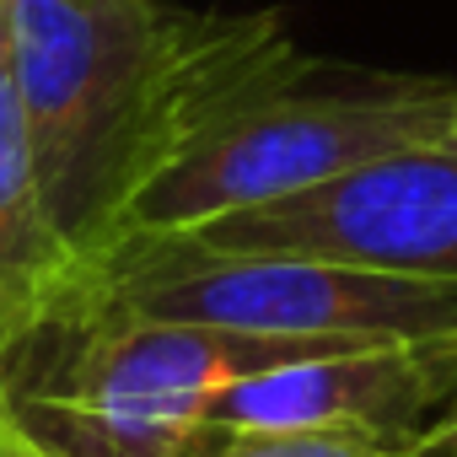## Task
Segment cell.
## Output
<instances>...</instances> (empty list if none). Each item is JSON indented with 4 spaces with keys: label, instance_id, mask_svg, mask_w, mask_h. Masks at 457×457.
Returning <instances> with one entry per match:
<instances>
[{
    "label": "cell",
    "instance_id": "obj_1",
    "mask_svg": "<svg viewBox=\"0 0 457 457\" xmlns=\"http://www.w3.org/2000/svg\"><path fill=\"white\" fill-rule=\"evenodd\" d=\"M312 65L280 17H199L162 0H0L6 71L38 194L76 270L124 204L226 108Z\"/></svg>",
    "mask_w": 457,
    "mask_h": 457
},
{
    "label": "cell",
    "instance_id": "obj_2",
    "mask_svg": "<svg viewBox=\"0 0 457 457\" xmlns=\"http://www.w3.org/2000/svg\"><path fill=\"white\" fill-rule=\"evenodd\" d=\"M296 355L323 350L140 318L71 286L6 371V414L60 457H183L237 377Z\"/></svg>",
    "mask_w": 457,
    "mask_h": 457
},
{
    "label": "cell",
    "instance_id": "obj_3",
    "mask_svg": "<svg viewBox=\"0 0 457 457\" xmlns=\"http://www.w3.org/2000/svg\"><path fill=\"white\" fill-rule=\"evenodd\" d=\"M312 71L318 65H302L296 76L243 97L215 124H204L124 204L108 253L124 243L188 237L220 215L264 210L393 151L436 145L457 103V87L446 81L355 76L350 87H312Z\"/></svg>",
    "mask_w": 457,
    "mask_h": 457
},
{
    "label": "cell",
    "instance_id": "obj_4",
    "mask_svg": "<svg viewBox=\"0 0 457 457\" xmlns=\"http://www.w3.org/2000/svg\"><path fill=\"white\" fill-rule=\"evenodd\" d=\"M76 286L140 318L296 339L312 350L457 345V280L339 259L215 253L162 237L113 248L81 270Z\"/></svg>",
    "mask_w": 457,
    "mask_h": 457
},
{
    "label": "cell",
    "instance_id": "obj_5",
    "mask_svg": "<svg viewBox=\"0 0 457 457\" xmlns=\"http://www.w3.org/2000/svg\"><path fill=\"white\" fill-rule=\"evenodd\" d=\"M172 243L215 253H302L457 280V156L441 145L393 151L264 210L220 215Z\"/></svg>",
    "mask_w": 457,
    "mask_h": 457
},
{
    "label": "cell",
    "instance_id": "obj_6",
    "mask_svg": "<svg viewBox=\"0 0 457 457\" xmlns=\"http://www.w3.org/2000/svg\"><path fill=\"white\" fill-rule=\"evenodd\" d=\"M452 403H457V345L323 350L237 377L210 403V425L350 430L387 441L409 457L414 441Z\"/></svg>",
    "mask_w": 457,
    "mask_h": 457
},
{
    "label": "cell",
    "instance_id": "obj_7",
    "mask_svg": "<svg viewBox=\"0 0 457 457\" xmlns=\"http://www.w3.org/2000/svg\"><path fill=\"white\" fill-rule=\"evenodd\" d=\"M76 259L60 243L38 194V167L17 92L0 71V414H6V371L38 323L76 286Z\"/></svg>",
    "mask_w": 457,
    "mask_h": 457
},
{
    "label": "cell",
    "instance_id": "obj_8",
    "mask_svg": "<svg viewBox=\"0 0 457 457\" xmlns=\"http://www.w3.org/2000/svg\"><path fill=\"white\" fill-rule=\"evenodd\" d=\"M183 457H403L387 441L350 430H253V425H204Z\"/></svg>",
    "mask_w": 457,
    "mask_h": 457
},
{
    "label": "cell",
    "instance_id": "obj_9",
    "mask_svg": "<svg viewBox=\"0 0 457 457\" xmlns=\"http://www.w3.org/2000/svg\"><path fill=\"white\" fill-rule=\"evenodd\" d=\"M409 457H457V403H452V409H446V414L420 436V441H414V452H409Z\"/></svg>",
    "mask_w": 457,
    "mask_h": 457
},
{
    "label": "cell",
    "instance_id": "obj_10",
    "mask_svg": "<svg viewBox=\"0 0 457 457\" xmlns=\"http://www.w3.org/2000/svg\"><path fill=\"white\" fill-rule=\"evenodd\" d=\"M0 457H60V452H49V446H38L12 414H0Z\"/></svg>",
    "mask_w": 457,
    "mask_h": 457
},
{
    "label": "cell",
    "instance_id": "obj_11",
    "mask_svg": "<svg viewBox=\"0 0 457 457\" xmlns=\"http://www.w3.org/2000/svg\"><path fill=\"white\" fill-rule=\"evenodd\" d=\"M436 145H441L446 156H457V103H452V113H446V124H441V135H436Z\"/></svg>",
    "mask_w": 457,
    "mask_h": 457
}]
</instances>
